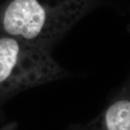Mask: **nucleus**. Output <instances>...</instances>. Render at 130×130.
I'll return each mask as SVG.
<instances>
[{"mask_svg": "<svg viewBox=\"0 0 130 130\" xmlns=\"http://www.w3.org/2000/svg\"><path fill=\"white\" fill-rule=\"evenodd\" d=\"M87 6V0H12L2 26L10 36L44 46L74 25Z\"/></svg>", "mask_w": 130, "mask_h": 130, "instance_id": "nucleus-1", "label": "nucleus"}, {"mask_svg": "<svg viewBox=\"0 0 130 130\" xmlns=\"http://www.w3.org/2000/svg\"><path fill=\"white\" fill-rule=\"evenodd\" d=\"M65 74L43 46L10 36L0 38V85L7 90L18 92Z\"/></svg>", "mask_w": 130, "mask_h": 130, "instance_id": "nucleus-2", "label": "nucleus"}, {"mask_svg": "<svg viewBox=\"0 0 130 130\" xmlns=\"http://www.w3.org/2000/svg\"><path fill=\"white\" fill-rule=\"evenodd\" d=\"M107 130H130V102L121 100L114 103L105 113Z\"/></svg>", "mask_w": 130, "mask_h": 130, "instance_id": "nucleus-3", "label": "nucleus"}]
</instances>
